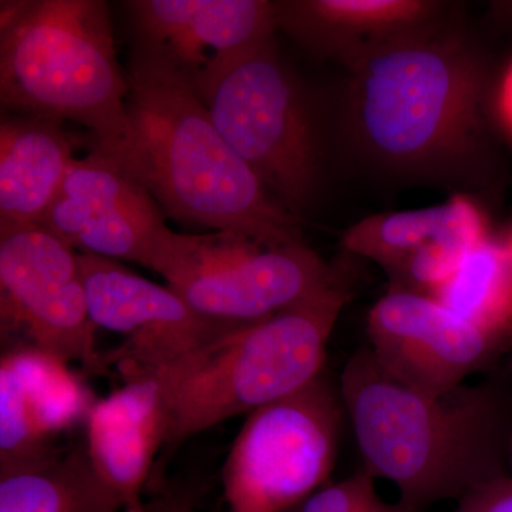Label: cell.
Returning <instances> with one entry per match:
<instances>
[{
  "label": "cell",
  "mask_w": 512,
  "mask_h": 512,
  "mask_svg": "<svg viewBox=\"0 0 512 512\" xmlns=\"http://www.w3.org/2000/svg\"><path fill=\"white\" fill-rule=\"evenodd\" d=\"M340 397L366 470L392 481L414 510L460 501L505 476L504 416L497 394L485 387L427 396L394 379L372 350L362 349L343 369Z\"/></svg>",
  "instance_id": "cell-1"
},
{
  "label": "cell",
  "mask_w": 512,
  "mask_h": 512,
  "mask_svg": "<svg viewBox=\"0 0 512 512\" xmlns=\"http://www.w3.org/2000/svg\"><path fill=\"white\" fill-rule=\"evenodd\" d=\"M127 76L133 148L126 174L165 214L266 245L302 241L301 218L265 190L184 83L134 57Z\"/></svg>",
  "instance_id": "cell-2"
},
{
  "label": "cell",
  "mask_w": 512,
  "mask_h": 512,
  "mask_svg": "<svg viewBox=\"0 0 512 512\" xmlns=\"http://www.w3.org/2000/svg\"><path fill=\"white\" fill-rule=\"evenodd\" d=\"M348 67L350 126L377 163L404 173H443L476 154L485 72L466 43L431 30Z\"/></svg>",
  "instance_id": "cell-3"
},
{
  "label": "cell",
  "mask_w": 512,
  "mask_h": 512,
  "mask_svg": "<svg viewBox=\"0 0 512 512\" xmlns=\"http://www.w3.org/2000/svg\"><path fill=\"white\" fill-rule=\"evenodd\" d=\"M128 92L106 2L3 0V111L79 124L89 133L90 153L126 173L133 148Z\"/></svg>",
  "instance_id": "cell-4"
},
{
  "label": "cell",
  "mask_w": 512,
  "mask_h": 512,
  "mask_svg": "<svg viewBox=\"0 0 512 512\" xmlns=\"http://www.w3.org/2000/svg\"><path fill=\"white\" fill-rule=\"evenodd\" d=\"M349 301L342 279L288 311L239 326L183 356L150 363L170 397L164 450L171 453L202 431L251 414L323 375L330 335Z\"/></svg>",
  "instance_id": "cell-5"
},
{
  "label": "cell",
  "mask_w": 512,
  "mask_h": 512,
  "mask_svg": "<svg viewBox=\"0 0 512 512\" xmlns=\"http://www.w3.org/2000/svg\"><path fill=\"white\" fill-rule=\"evenodd\" d=\"M201 101L265 190L299 217L318 188L319 138L308 97L274 37L229 64Z\"/></svg>",
  "instance_id": "cell-6"
},
{
  "label": "cell",
  "mask_w": 512,
  "mask_h": 512,
  "mask_svg": "<svg viewBox=\"0 0 512 512\" xmlns=\"http://www.w3.org/2000/svg\"><path fill=\"white\" fill-rule=\"evenodd\" d=\"M173 291L207 318L249 325L342 281L303 241L266 245L247 235H175L161 269Z\"/></svg>",
  "instance_id": "cell-7"
},
{
  "label": "cell",
  "mask_w": 512,
  "mask_h": 512,
  "mask_svg": "<svg viewBox=\"0 0 512 512\" xmlns=\"http://www.w3.org/2000/svg\"><path fill=\"white\" fill-rule=\"evenodd\" d=\"M343 409L320 375L248 414L222 468L225 512H285L323 487L335 466Z\"/></svg>",
  "instance_id": "cell-8"
},
{
  "label": "cell",
  "mask_w": 512,
  "mask_h": 512,
  "mask_svg": "<svg viewBox=\"0 0 512 512\" xmlns=\"http://www.w3.org/2000/svg\"><path fill=\"white\" fill-rule=\"evenodd\" d=\"M3 339L28 345L86 372L107 369L96 350L79 252L43 227L0 222Z\"/></svg>",
  "instance_id": "cell-9"
},
{
  "label": "cell",
  "mask_w": 512,
  "mask_h": 512,
  "mask_svg": "<svg viewBox=\"0 0 512 512\" xmlns=\"http://www.w3.org/2000/svg\"><path fill=\"white\" fill-rule=\"evenodd\" d=\"M126 6L134 59L167 70L200 100L229 64L278 29L275 2L266 0H133Z\"/></svg>",
  "instance_id": "cell-10"
},
{
  "label": "cell",
  "mask_w": 512,
  "mask_h": 512,
  "mask_svg": "<svg viewBox=\"0 0 512 512\" xmlns=\"http://www.w3.org/2000/svg\"><path fill=\"white\" fill-rule=\"evenodd\" d=\"M42 225L77 252L154 272L174 235L150 191L96 153L74 158Z\"/></svg>",
  "instance_id": "cell-11"
},
{
  "label": "cell",
  "mask_w": 512,
  "mask_h": 512,
  "mask_svg": "<svg viewBox=\"0 0 512 512\" xmlns=\"http://www.w3.org/2000/svg\"><path fill=\"white\" fill-rule=\"evenodd\" d=\"M79 262L94 326L127 335L123 345L103 353L106 367L164 362L244 326L200 315L170 286L141 278L114 259L79 252Z\"/></svg>",
  "instance_id": "cell-12"
},
{
  "label": "cell",
  "mask_w": 512,
  "mask_h": 512,
  "mask_svg": "<svg viewBox=\"0 0 512 512\" xmlns=\"http://www.w3.org/2000/svg\"><path fill=\"white\" fill-rule=\"evenodd\" d=\"M367 332L373 356L390 376L433 397L463 386L498 342L431 296L403 289L376 302Z\"/></svg>",
  "instance_id": "cell-13"
},
{
  "label": "cell",
  "mask_w": 512,
  "mask_h": 512,
  "mask_svg": "<svg viewBox=\"0 0 512 512\" xmlns=\"http://www.w3.org/2000/svg\"><path fill=\"white\" fill-rule=\"evenodd\" d=\"M123 386L87 414V453L94 470L119 497L124 512L140 510L154 461L170 429L167 386L157 367L120 362Z\"/></svg>",
  "instance_id": "cell-14"
},
{
  "label": "cell",
  "mask_w": 512,
  "mask_h": 512,
  "mask_svg": "<svg viewBox=\"0 0 512 512\" xmlns=\"http://www.w3.org/2000/svg\"><path fill=\"white\" fill-rule=\"evenodd\" d=\"M94 403L67 363L33 346H10L0 362V466L53 453Z\"/></svg>",
  "instance_id": "cell-15"
},
{
  "label": "cell",
  "mask_w": 512,
  "mask_h": 512,
  "mask_svg": "<svg viewBox=\"0 0 512 512\" xmlns=\"http://www.w3.org/2000/svg\"><path fill=\"white\" fill-rule=\"evenodd\" d=\"M276 25L313 53L349 64L390 43L436 30L441 3L427 0H285Z\"/></svg>",
  "instance_id": "cell-16"
},
{
  "label": "cell",
  "mask_w": 512,
  "mask_h": 512,
  "mask_svg": "<svg viewBox=\"0 0 512 512\" xmlns=\"http://www.w3.org/2000/svg\"><path fill=\"white\" fill-rule=\"evenodd\" d=\"M62 123L6 113L0 121V222L42 225L73 163Z\"/></svg>",
  "instance_id": "cell-17"
},
{
  "label": "cell",
  "mask_w": 512,
  "mask_h": 512,
  "mask_svg": "<svg viewBox=\"0 0 512 512\" xmlns=\"http://www.w3.org/2000/svg\"><path fill=\"white\" fill-rule=\"evenodd\" d=\"M123 504L94 470L86 444L0 466V512H120Z\"/></svg>",
  "instance_id": "cell-18"
},
{
  "label": "cell",
  "mask_w": 512,
  "mask_h": 512,
  "mask_svg": "<svg viewBox=\"0 0 512 512\" xmlns=\"http://www.w3.org/2000/svg\"><path fill=\"white\" fill-rule=\"evenodd\" d=\"M448 235L477 241L488 238L483 215L463 195L437 207L365 218L343 234L342 245L346 251L382 265L390 274L424 245Z\"/></svg>",
  "instance_id": "cell-19"
},
{
  "label": "cell",
  "mask_w": 512,
  "mask_h": 512,
  "mask_svg": "<svg viewBox=\"0 0 512 512\" xmlns=\"http://www.w3.org/2000/svg\"><path fill=\"white\" fill-rule=\"evenodd\" d=\"M431 298L500 340L512 329V265L505 248L484 239Z\"/></svg>",
  "instance_id": "cell-20"
},
{
  "label": "cell",
  "mask_w": 512,
  "mask_h": 512,
  "mask_svg": "<svg viewBox=\"0 0 512 512\" xmlns=\"http://www.w3.org/2000/svg\"><path fill=\"white\" fill-rule=\"evenodd\" d=\"M375 480L363 468L339 483L323 485L285 512H375L384 504L377 494Z\"/></svg>",
  "instance_id": "cell-21"
},
{
  "label": "cell",
  "mask_w": 512,
  "mask_h": 512,
  "mask_svg": "<svg viewBox=\"0 0 512 512\" xmlns=\"http://www.w3.org/2000/svg\"><path fill=\"white\" fill-rule=\"evenodd\" d=\"M205 490L207 485L202 483H164L153 490L140 510L133 512H194Z\"/></svg>",
  "instance_id": "cell-22"
},
{
  "label": "cell",
  "mask_w": 512,
  "mask_h": 512,
  "mask_svg": "<svg viewBox=\"0 0 512 512\" xmlns=\"http://www.w3.org/2000/svg\"><path fill=\"white\" fill-rule=\"evenodd\" d=\"M457 512H512V478L488 481L458 501Z\"/></svg>",
  "instance_id": "cell-23"
},
{
  "label": "cell",
  "mask_w": 512,
  "mask_h": 512,
  "mask_svg": "<svg viewBox=\"0 0 512 512\" xmlns=\"http://www.w3.org/2000/svg\"><path fill=\"white\" fill-rule=\"evenodd\" d=\"M500 111L503 114L505 123L512 130V64L507 74H505L503 86H501Z\"/></svg>",
  "instance_id": "cell-24"
},
{
  "label": "cell",
  "mask_w": 512,
  "mask_h": 512,
  "mask_svg": "<svg viewBox=\"0 0 512 512\" xmlns=\"http://www.w3.org/2000/svg\"><path fill=\"white\" fill-rule=\"evenodd\" d=\"M375 512H419L417 510H414L413 507H410L409 504L403 503L402 500L397 501V503L394 504H387L384 503L382 507L379 508V510H376Z\"/></svg>",
  "instance_id": "cell-25"
},
{
  "label": "cell",
  "mask_w": 512,
  "mask_h": 512,
  "mask_svg": "<svg viewBox=\"0 0 512 512\" xmlns=\"http://www.w3.org/2000/svg\"><path fill=\"white\" fill-rule=\"evenodd\" d=\"M500 9L504 10V16L512 18V3H500Z\"/></svg>",
  "instance_id": "cell-26"
},
{
  "label": "cell",
  "mask_w": 512,
  "mask_h": 512,
  "mask_svg": "<svg viewBox=\"0 0 512 512\" xmlns=\"http://www.w3.org/2000/svg\"><path fill=\"white\" fill-rule=\"evenodd\" d=\"M505 248V252H507L508 259H510L511 265H512V238L510 241V244L507 245Z\"/></svg>",
  "instance_id": "cell-27"
}]
</instances>
